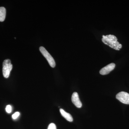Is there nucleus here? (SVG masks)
I'll return each instance as SVG.
<instances>
[{
  "instance_id": "1",
  "label": "nucleus",
  "mask_w": 129,
  "mask_h": 129,
  "mask_svg": "<svg viewBox=\"0 0 129 129\" xmlns=\"http://www.w3.org/2000/svg\"><path fill=\"white\" fill-rule=\"evenodd\" d=\"M102 41L111 48L117 50H119L122 48V45L118 41L117 37L113 35L103 36Z\"/></svg>"
},
{
  "instance_id": "11",
  "label": "nucleus",
  "mask_w": 129,
  "mask_h": 129,
  "mask_svg": "<svg viewBox=\"0 0 129 129\" xmlns=\"http://www.w3.org/2000/svg\"><path fill=\"white\" fill-rule=\"evenodd\" d=\"M19 115H20V113L19 112H16L14 113V114H13L12 115V117L13 119H16L18 117Z\"/></svg>"
},
{
  "instance_id": "6",
  "label": "nucleus",
  "mask_w": 129,
  "mask_h": 129,
  "mask_svg": "<svg viewBox=\"0 0 129 129\" xmlns=\"http://www.w3.org/2000/svg\"><path fill=\"white\" fill-rule=\"evenodd\" d=\"M72 101L76 107L80 108L82 107V103L80 100L78 94L77 92H74L73 93L72 97Z\"/></svg>"
},
{
  "instance_id": "9",
  "label": "nucleus",
  "mask_w": 129,
  "mask_h": 129,
  "mask_svg": "<svg viewBox=\"0 0 129 129\" xmlns=\"http://www.w3.org/2000/svg\"><path fill=\"white\" fill-rule=\"evenodd\" d=\"M6 110L7 112L8 113H10L12 111L11 106L10 105H7L6 107Z\"/></svg>"
},
{
  "instance_id": "7",
  "label": "nucleus",
  "mask_w": 129,
  "mask_h": 129,
  "mask_svg": "<svg viewBox=\"0 0 129 129\" xmlns=\"http://www.w3.org/2000/svg\"><path fill=\"white\" fill-rule=\"evenodd\" d=\"M60 111L61 114L65 119L70 122H72L73 121V118L70 114L65 112L62 109H60Z\"/></svg>"
},
{
  "instance_id": "2",
  "label": "nucleus",
  "mask_w": 129,
  "mask_h": 129,
  "mask_svg": "<svg viewBox=\"0 0 129 129\" xmlns=\"http://www.w3.org/2000/svg\"><path fill=\"white\" fill-rule=\"evenodd\" d=\"M13 65L11 60L9 59L4 60L3 63V76L6 78L9 77L10 73L12 69Z\"/></svg>"
},
{
  "instance_id": "10",
  "label": "nucleus",
  "mask_w": 129,
  "mask_h": 129,
  "mask_svg": "<svg viewBox=\"0 0 129 129\" xmlns=\"http://www.w3.org/2000/svg\"><path fill=\"white\" fill-rule=\"evenodd\" d=\"M56 129V125L53 123H51L50 124L48 125V129Z\"/></svg>"
},
{
  "instance_id": "4",
  "label": "nucleus",
  "mask_w": 129,
  "mask_h": 129,
  "mask_svg": "<svg viewBox=\"0 0 129 129\" xmlns=\"http://www.w3.org/2000/svg\"><path fill=\"white\" fill-rule=\"evenodd\" d=\"M116 98L122 103L129 104V94L124 91L119 92L116 95Z\"/></svg>"
},
{
  "instance_id": "3",
  "label": "nucleus",
  "mask_w": 129,
  "mask_h": 129,
  "mask_svg": "<svg viewBox=\"0 0 129 129\" xmlns=\"http://www.w3.org/2000/svg\"><path fill=\"white\" fill-rule=\"evenodd\" d=\"M40 50L42 54L46 58L50 66L52 68H55L56 66L55 60L46 49L43 47L41 46L40 47Z\"/></svg>"
},
{
  "instance_id": "5",
  "label": "nucleus",
  "mask_w": 129,
  "mask_h": 129,
  "mask_svg": "<svg viewBox=\"0 0 129 129\" xmlns=\"http://www.w3.org/2000/svg\"><path fill=\"white\" fill-rule=\"evenodd\" d=\"M115 66V63H113L108 64L106 67L102 68L100 71V74L102 75H106L108 74L114 69Z\"/></svg>"
},
{
  "instance_id": "8",
  "label": "nucleus",
  "mask_w": 129,
  "mask_h": 129,
  "mask_svg": "<svg viewBox=\"0 0 129 129\" xmlns=\"http://www.w3.org/2000/svg\"><path fill=\"white\" fill-rule=\"evenodd\" d=\"M6 11L4 7H0V22H3L6 18Z\"/></svg>"
}]
</instances>
